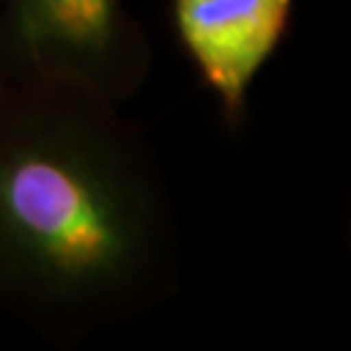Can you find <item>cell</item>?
Instances as JSON below:
<instances>
[{"mask_svg":"<svg viewBox=\"0 0 351 351\" xmlns=\"http://www.w3.org/2000/svg\"><path fill=\"white\" fill-rule=\"evenodd\" d=\"M180 289V216L146 128L81 84L0 73V313L78 349Z\"/></svg>","mask_w":351,"mask_h":351,"instance_id":"1","label":"cell"},{"mask_svg":"<svg viewBox=\"0 0 351 351\" xmlns=\"http://www.w3.org/2000/svg\"><path fill=\"white\" fill-rule=\"evenodd\" d=\"M300 0H172V29L221 123L239 130L250 94L287 39Z\"/></svg>","mask_w":351,"mask_h":351,"instance_id":"3","label":"cell"},{"mask_svg":"<svg viewBox=\"0 0 351 351\" xmlns=\"http://www.w3.org/2000/svg\"><path fill=\"white\" fill-rule=\"evenodd\" d=\"M154 68L128 0H0V73L55 75L128 104Z\"/></svg>","mask_w":351,"mask_h":351,"instance_id":"2","label":"cell"}]
</instances>
